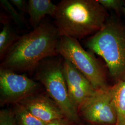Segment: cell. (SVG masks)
Segmentation results:
<instances>
[{"label":"cell","instance_id":"277c9868","mask_svg":"<svg viewBox=\"0 0 125 125\" xmlns=\"http://www.w3.org/2000/svg\"><path fill=\"white\" fill-rule=\"evenodd\" d=\"M53 57L46 58L36 69V79L45 87L47 94L74 124L80 122L78 110L72 102L63 72V61Z\"/></svg>","mask_w":125,"mask_h":125},{"label":"cell","instance_id":"9a60e30c","mask_svg":"<svg viewBox=\"0 0 125 125\" xmlns=\"http://www.w3.org/2000/svg\"><path fill=\"white\" fill-rule=\"evenodd\" d=\"M0 125H17L13 110L3 109L0 110Z\"/></svg>","mask_w":125,"mask_h":125},{"label":"cell","instance_id":"8992f818","mask_svg":"<svg viewBox=\"0 0 125 125\" xmlns=\"http://www.w3.org/2000/svg\"><path fill=\"white\" fill-rule=\"evenodd\" d=\"M78 112L79 116L94 125H116V110L110 86L96 90L81 105Z\"/></svg>","mask_w":125,"mask_h":125},{"label":"cell","instance_id":"7c38bea8","mask_svg":"<svg viewBox=\"0 0 125 125\" xmlns=\"http://www.w3.org/2000/svg\"><path fill=\"white\" fill-rule=\"evenodd\" d=\"M13 114L17 125H45V123L34 116L21 104H13Z\"/></svg>","mask_w":125,"mask_h":125},{"label":"cell","instance_id":"5b68a950","mask_svg":"<svg viewBox=\"0 0 125 125\" xmlns=\"http://www.w3.org/2000/svg\"><path fill=\"white\" fill-rule=\"evenodd\" d=\"M58 53L72 62L96 90L108 87L106 75L98 60L92 54L85 51L77 40L61 36Z\"/></svg>","mask_w":125,"mask_h":125},{"label":"cell","instance_id":"8fae6325","mask_svg":"<svg viewBox=\"0 0 125 125\" xmlns=\"http://www.w3.org/2000/svg\"><path fill=\"white\" fill-rule=\"evenodd\" d=\"M112 100L115 108V125H125V80L119 81L110 86Z\"/></svg>","mask_w":125,"mask_h":125},{"label":"cell","instance_id":"e0dca14e","mask_svg":"<svg viewBox=\"0 0 125 125\" xmlns=\"http://www.w3.org/2000/svg\"><path fill=\"white\" fill-rule=\"evenodd\" d=\"M9 1L13 6L21 12H27V2L24 0H10Z\"/></svg>","mask_w":125,"mask_h":125},{"label":"cell","instance_id":"30bf717a","mask_svg":"<svg viewBox=\"0 0 125 125\" xmlns=\"http://www.w3.org/2000/svg\"><path fill=\"white\" fill-rule=\"evenodd\" d=\"M57 9L51 0H29L27 1V13L31 26L35 28L46 15L54 17Z\"/></svg>","mask_w":125,"mask_h":125},{"label":"cell","instance_id":"9c48e42d","mask_svg":"<svg viewBox=\"0 0 125 125\" xmlns=\"http://www.w3.org/2000/svg\"><path fill=\"white\" fill-rule=\"evenodd\" d=\"M19 103L34 116L45 123L65 117L58 105L47 94L36 93L23 99Z\"/></svg>","mask_w":125,"mask_h":125},{"label":"cell","instance_id":"6da1fadb","mask_svg":"<svg viewBox=\"0 0 125 125\" xmlns=\"http://www.w3.org/2000/svg\"><path fill=\"white\" fill-rule=\"evenodd\" d=\"M60 37L55 25L41 23L19 38L2 60L0 68L15 72L35 70L43 60L58 54Z\"/></svg>","mask_w":125,"mask_h":125},{"label":"cell","instance_id":"3957f363","mask_svg":"<svg viewBox=\"0 0 125 125\" xmlns=\"http://www.w3.org/2000/svg\"><path fill=\"white\" fill-rule=\"evenodd\" d=\"M86 47L106 63L116 82L125 80V27L116 20L107 19L103 28L90 37Z\"/></svg>","mask_w":125,"mask_h":125},{"label":"cell","instance_id":"7a4b0ae2","mask_svg":"<svg viewBox=\"0 0 125 125\" xmlns=\"http://www.w3.org/2000/svg\"><path fill=\"white\" fill-rule=\"evenodd\" d=\"M54 18L60 36L78 40L99 31L107 14L98 0H62L57 5Z\"/></svg>","mask_w":125,"mask_h":125},{"label":"cell","instance_id":"ba28073f","mask_svg":"<svg viewBox=\"0 0 125 125\" xmlns=\"http://www.w3.org/2000/svg\"><path fill=\"white\" fill-rule=\"evenodd\" d=\"M63 72L70 97L78 110L96 90L85 76L66 59L63 60Z\"/></svg>","mask_w":125,"mask_h":125},{"label":"cell","instance_id":"4fadbf2b","mask_svg":"<svg viewBox=\"0 0 125 125\" xmlns=\"http://www.w3.org/2000/svg\"><path fill=\"white\" fill-rule=\"evenodd\" d=\"M20 37H18L9 24L5 23L0 33V58H4L13 44Z\"/></svg>","mask_w":125,"mask_h":125},{"label":"cell","instance_id":"ac0fdd59","mask_svg":"<svg viewBox=\"0 0 125 125\" xmlns=\"http://www.w3.org/2000/svg\"><path fill=\"white\" fill-rule=\"evenodd\" d=\"M74 124L66 117L55 120L47 123L45 125H73Z\"/></svg>","mask_w":125,"mask_h":125},{"label":"cell","instance_id":"d6986e66","mask_svg":"<svg viewBox=\"0 0 125 125\" xmlns=\"http://www.w3.org/2000/svg\"></svg>","mask_w":125,"mask_h":125},{"label":"cell","instance_id":"2e32d148","mask_svg":"<svg viewBox=\"0 0 125 125\" xmlns=\"http://www.w3.org/2000/svg\"><path fill=\"white\" fill-rule=\"evenodd\" d=\"M99 3L105 9L114 10L118 12L122 7L123 1L120 0H98Z\"/></svg>","mask_w":125,"mask_h":125},{"label":"cell","instance_id":"5bb4252c","mask_svg":"<svg viewBox=\"0 0 125 125\" xmlns=\"http://www.w3.org/2000/svg\"><path fill=\"white\" fill-rule=\"evenodd\" d=\"M0 3L1 6L8 13L10 17L12 18L14 22L19 26L22 25L24 21L23 19L9 1L7 0H0Z\"/></svg>","mask_w":125,"mask_h":125},{"label":"cell","instance_id":"52a82bcc","mask_svg":"<svg viewBox=\"0 0 125 125\" xmlns=\"http://www.w3.org/2000/svg\"><path fill=\"white\" fill-rule=\"evenodd\" d=\"M37 82L15 72L0 69V105L14 104L37 93Z\"/></svg>","mask_w":125,"mask_h":125}]
</instances>
